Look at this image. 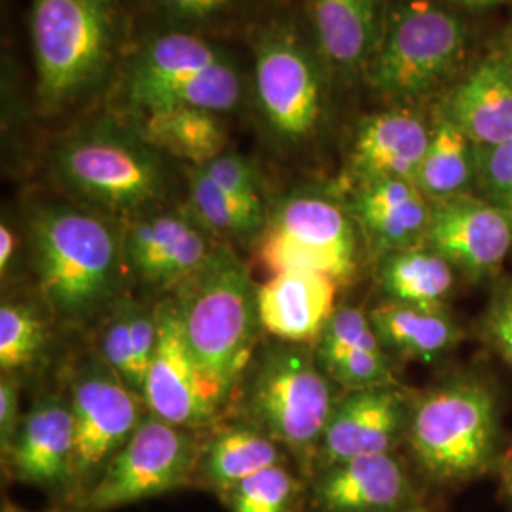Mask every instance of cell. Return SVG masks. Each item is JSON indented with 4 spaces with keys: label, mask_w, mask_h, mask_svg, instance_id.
<instances>
[{
    "label": "cell",
    "mask_w": 512,
    "mask_h": 512,
    "mask_svg": "<svg viewBox=\"0 0 512 512\" xmlns=\"http://www.w3.org/2000/svg\"><path fill=\"white\" fill-rule=\"evenodd\" d=\"M31 264L44 308L69 329L97 327L131 279L124 230L69 203H52L29 219Z\"/></svg>",
    "instance_id": "obj_1"
},
{
    "label": "cell",
    "mask_w": 512,
    "mask_h": 512,
    "mask_svg": "<svg viewBox=\"0 0 512 512\" xmlns=\"http://www.w3.org/2000/svg\"><path fill=\"white\" fill-rule=\"evenodd\" d=\"M171 298L213 418L230 408L262 342L258 287L247 264L228 245L181 281Z\"/></svg>",
    "instance_id": "obj_2"
},
{
    "label": "cell",
    "mask_w": 512,
    "mask_h": 512,
    "mask_svg": "<svg viewBox=\"0 0 512 512\" xmlns=\"http://www.w3.org/2000/svg\"><path fill=\"white\" fill-rule=\"evenodd\" d=\"M342 393L317 363L313 346L268 338L256 349L234 403L238 401L241 420L281 444L308 480Z\"/></svg>",
    "instance_id": "obj_3"
},
{
    "label": "cell",
    "mask_w": 512,
    "mask_h": 512,
    "mask_svg": "<svg viewBox=\"0 0 512 512\" xmlns=\"http://www.w3.org/2000/svg\"><path fill=\"white\" fill-rule=\"evenodd\" d=\"M404 446L429 486L456 488L494 471L501 423L492 385L458 376L414 395Z\"/></svg>",
    "instance_id": "obj_4"
},
{
    "label": "cell",
    "mask_w": 512,
    "mask_h": 512,
    "mask_svg": "<svg viewBox=\"0 0 512 512\" xmlns=\"http://www.w3.org/2000/svg\"><path fill=\"white\" fill-rule=\"evenodd\" d=\"M55 173L84 202L114 217H143L164 198V167L154 148L116 129H90L65 141L55 152Z\"/></svg>",
    "instance_id": "obj_5"
},
{
    "label": "cell",
    "mask_w": 512,
    "mask_h": 512,
    "mask_svg": "<svg viewBox=\"0 0 512 512\" xmlns=\"http://www.w3.org/2000/svg\"><path fill=\"white\" fill-rule=\"evenodd\" d=\"M116 35L112 0H33L37 93L59 107L86 92L109 65Z\"/></svg>",
    "instance_id": "obj_6"
},
{
    "label": "cell",
    "mask_w": 512,
    "mask_h": 512,
    "mask_svg": "<svg viewBox=\"0 0 512 512\" xmlns=\"http://www.w3.org/2000/svg\"><path fill=\"white\" fill-rule=\"evenodd\" d=\"M467 48L463 21L431 0L395 12L366 65L370 88L389 101H414L456 73Z\"/></svg>",
    "instance_id": "obj_7"
},
{
    "label": "cell",
    "mask_w": 512,
    "mask_h": 512,
    "mask_svg": "<svg viewBox=\"0 0 512 512\" xmlns=\"http://www.w3.org/2000/svg\"><path fill=\"white\" fill-rule=\"evenodd\" d=\"M126 92L143 116L179 107L220 114L238 107L243 86L236 67L209 42L169 33L154 38L135 57Z\"/></svg>",
    "instance_id": "obj_8"
},
{
    "label": "cell",
    "mask_w": 512,
    "mask_h": 512,
    "mask_svg": "<svg viewBox=\"0 0 512 512\" xmlns=\"http://www.w3.org/2000/svg\"><path fill=\"white\" fill-rule=\"evenodd\" d=\"M351 211L325 194L296 192L275 205L256 241V260L270 275L319 272L348 285L359 243Z\"/></svg>",
    "instance_id": "obj_9"
},
{
    "label": "cell",
    "mask_w": 512,
    "mask_h": 512,
    "mask_svg": "<svg viewBox=\"0 0 512 512\" xmlns=\"http://www.w3.org/2000/svg\"><path fill=\"white\" fill-rule=\"evenodd\" d=\"M202 440L200 431L177 427L148 412L74 511H116L192 486Z\"/></svg>",
    "instance_id": "obj_10"
},
{
    "label": "cell",
    "mask_w": 512,
    "mask_h": 512,
    "mask_svg": "<svg viewBox=\"0 0 512 512\" xmlns=\"http://www.w3.org/2000/svg\"><path fill=\"white\" fill-rule=\"evenodd\" d=\"M69 401L74 421V511L147 418L148 408L97 353L76 366Z\"/></svg>",
    "instance_id": "obj_11"
},
{
    "label": "cell",
    "mask_w": 512,
    "mask_h": 512,
    "mask_svg": "<svg viewBox=\"0 0 512 512\" xmlns=\"http://www.w3.org/2000/svg\"><path fill=\"white\" fill-rule=\"evenodd\" d=\"M255 92L268 126L285 141H306L323 122V76L302 42L287 31L268 33L258 42Z\"/></svg>",
    "instance_id": "obj_12"
},
{
    "label": "cell",
    "mask_w": 512,
    "mask_h": 512,
    "mask_svg": "<svg viewBox=\"0 0 512 512\" xmlns=\"http://www.w3.org/2000/svg\"><path fill=\"white\" fill-rule=\"evenodd\" d=\"M429 484L399 452L348 459L308 478L306 512H399L429 503Z\"/></svg>",
    "instance_id": "obj_13"
},
{
    "label": "cell",
    "mask_w": 512,
    "mask_h": 512,
    "mask_svg": "<svg viewBox=\"0 0 512 512\" xmlns=\"http://www.w3.org/2000/svg\"><path fill=\"white\" fill-rule=\"evenodd\" d=\"M412 403L414 395L401 384L344 391L319 442L313 473L348 459L399 452L406 444Z\"/></svg>",
    "instance_id": "obj_14"
},
{
    "label": "cell",
    "mask_w": 512,
    "mask_h": 512,
    "mask_svg": "<svg viewBox=\"0 0 512 512\" xmlns=\"http://www.w3.org/2000/svg\"><path fill=\"white\" fill-rule=\"evenodd\" d=\"M10 480L52 495L57 507L73 509L74 421L69 397L48 393L25 412L18 435L2 454Z\"/></svg>",
    "instance_id": "obj_15"
},
{
    "label": "cell",
    "mask_w": 512,
    "mask_h": 512,
    "mask_svg": "<svg viewBox=\"0 0 512 512\" xmlns=\"http://www.w3.org/2000/svg\"><path fill=\"white\" fill-rule=\"evenodd\" d=\"M423 245L469 281H484L499 274L511 253L512 219L476 194L431 202Z\"/></svg>",
    "instance_id": "obj_16"
},
{
    "label": "cell",
    "mask_w": 512,
    "mask_h": 512,
    "mask_svg": "<svg viewBox=\"0 0 512 512\" xmlns=\"http://www.w3.org/2000/svg\"><path fill=\"white\" fill-rule=\"evenodd\" d=\"M213 234L183 213H154L124 230L129 275L141 287L169 294L217 249Z\"/></svg>",
    "instance_id": "obj_17"
},
{
    "label": "cell",
    "mask_w": 512,
    "mask_h": 512,
    "mask_svg": "<svg viewBox=\"0 0 512 512\" xmlns=\"http://www.w3.org/2000/svg\"><path fill=\"white\" fill-rule=\"evenodd\" d=\"M156 311L158 344L148 368L143 401L150 414L177 427L200 431L217 420L203 401L196 366L171 294L156 302Z\"/></svg>",
    "instance_id": "obj_18"
},
{
    "label": "cell",
    "mask_w": 512,
    "mask_h": 512,
    "mask_svg": "<svg viewBox=\"0 0 512 512\" xmlns=\"http://www.w3.org/2000/svg\"><path fill=\"white\" fill-rule=\"evenodd\" d=\"M340 283L319 272H281L258 287L264 334L279 342L313 346L336 310Z\"/></svg>",
    "instance_id": "obj_19"
},
{
    "label": "cell",
    "mask_w": 512,
    "mask_h": 512,
    "mask_svg": "<svg viewBox=\"0 0 512 512\" xmlns=\"http://www.w3.org/2000/svg\"><path fill=\"white\" fill-rule=\"evenodd\" d=\"M348 209L376 258L423 245L431 220L427 196L403 179L357 184Z\"/></svg>",
    "instance_id": "obj_20"
},
{
    "label": "cell",
    "mask_w": 512,
    "mask_h": 512,
    "mask_svg": "<svg viewBox=\"0 0 512 512\" xmlns=\"http://www.w3.org/2000/svg\"><path fill=\"white\" fill-rule=\"evenodd\" d=\"M323 372L342 391L399 384L368 311L340 304L313 344Z\"/></svg>",
    "instance_id": "obj_21"
},
{
    "label": "cell",
    "mask_w": 512,
    "mask_h": 512,
    "mask_svg": "<svg viewBox=\"0 0 512 512\" xmlns=\"http://www.w3.org/2000/svg\"><path fill=\"white\" fill-rule=\"evenodd\" d=\"M431 128L416 112L393 109L368 116L355 135L349 169L357 184L418 177Z\"/></svg>",
    "instance_id": "obj_22"
},
{
    "label": "cell",
    "mask_w": 512,
    "mask_h": 512,
    "mask_svg": "<svg viewBox=\"0 0 512 512\" xmlns=\"http://www.w3.org/2000/svg\"><path fill=\"white\" fill-rule=\"evenodd\" d=\"M281 463H289L285 448L255 425L239 420L203 437L192 486L220 497L249 476Z\"/></svg>",
    "instance_id": "obj_23"
},
{
    "label": "cell",
    "mask_w": 512,
    "mask_h": 512,
    "mask_svg": "<svg viewBox=\"0 0 512 512\" xmlns=\"http://www.w3.org/2000/svg\"><path fill=\"white\" fill-rule=\"evenodd\" d=\"M446 116L476 148L512 139V69L495 54L469 74L452 93Z\"/></svg>",
    "instance_id": "obj_24"
},
{
    "label": "cell",
    "mask_w": 512,
    "mask_h": 512,
    "mask_svg": "<svg viewBox=\"0 0 512 512\" xmlns=\"http://www.w3.org/2000/svg\"><path fill=\"white\" fill-rule=\"evenodd\" d=\"M310 19L321 55L342 71L370 63L382 35V0H310Z\"/></svg>",
    "instance_id": "obj_25"
},
{
    "label": "cell",
    "mask_w": 512,
    "mask_h": 512,
    "mask_svg": "<svg viewBox=\"0 0 512 512\" xmlns=\"http://www.w3.org/2000/svg\"><path fill=\"white\" fill-rule=\"evenodd\" d=\"M368 317L389 355L425 365L437 363L463 338L446 308H420L385 300L368 310Z\"/></svg>",
    "instance_id": "obj_26"
},
{
    "label": "cell",
    "mask_w": 512,
    "mask_h": 512,
    "mask_svg": "<svg viewBox=\"0 0 512 512\" xmlns=\"http://www.w3.org/2000/svg\"><path fill=\"white\" fill-rule=\"evenodd\" d=\"M376 279L385 300L420 308H444L458 281V270L425 245L376 258Z\"/></svg>",
    "instance_id": "obj_27"
},
{
    "label": "cell",
    "mask_w": 512,
    "mask_h": 512,
    "mask_svg": "<svg viewBox=\"0 0 512 512\" xmlns=\"http://www.w3.org/2000/svg\"><path fill=\"white\" fill-rule=\"evenodd\" d=\"M476 162L475 143L442 112L431 128L416 184L429 202L475 194Z\"/></svg>",
    "instance_id": "obj_28"
},
{
    "label": "cell",
    "mask_w": 512,
    "mask_h": 512,
    "mask_svg": "<svg viewBox=\"0 0 512 512\" xmlns=\"http://www.w3.org/2000/svg\"><path fill=\"white\" fill-rule=\"evenodd\" d=\"M141 139L154 148L190 162L192 167L215 160L224 152L226 133L217 112L179 107L143 116Z\"/></svg>",
    "instance_id": "obj_29"
},
{
    "label": "cell",
    "mask_w": 512,
    "mask_h": 512,
    "mask_svg": "<svg viewBox=\"0 0 512 512\" xmlns=\"http://www.w3.org/2000/svg\"><path fill=\"white\" fill-rule=\"evenodd\" d=\"M52 344L50 321L31 302L2 300L0 306V370L21 376L44 365Z\"/></svg>",
    "instance_id": "obj_30"
},
{
    "label": "cell",
    "mask_w": 512,
    "mask_h": 512,
    "mask_svg": "<svg viewBox=\"0 0 512 512\" xmlns=\"http://www.w3.org/2000/svg\"><path fill=\"white\" fill-rule=\"evenodd\" d=\"M192 217L215 236L228 239L258 238L266 224V215L238 202L222 190L202 167L188 171Z\"/></svg>",
    "instance_id": "obj_31"
},
{
    "label": "cell",
    "mask_w": 512,
    "mask_h": 512,
    "mask_svg": "<svg viewBox=\"0 0 512 512\" xmlns=\"http://www.w3.org/2000/svg\"><path fill=\"white\" fill-rule=\"evenodd\" d=\"M308 480L289 463L264 469L219 499L230 512H306Z\"/></svg>",
    "instance_id": "obj_32"
},
{
    "label": "cell",
    "mask_w": 512,
    "mask_h": 512,
    "mask_svg": "<svg viewBox=\"0 0 512 512\" xmlns=\"http://www.w3.org/2000/svg\"><path fill=\"white\" fill-rule=\"evenodd\" d=\"M124 296L114 310L95 327L97 329V355L126 382V384L143 397L145 382L139 372L133 338L129 329L128 308Z\"/></svg>",
    "instance_id": "obj_33"
},
{
    "label": "cell",
    "mask_w": 512,
    "mask_h": 512,
    "mask_svg": "<svg viewBox=\"0 0 512 512\" xmlns=\"http://www.w3.org/2000/svg\"><path fill=\"white\" fill-rule=\"evenodd\" d=\"M476 188L480 196L512 219V139L478 148Z\"/></svg>",
    "instance_id": "obj_34"
},
{
    "label": "cell",
    "mask_w": 512,
    "mask_h": 512,
    "mask_svg": "<svg viewBox=\"0 0 512 512\" xmlns=\"http://www.w3.org/2000/svg\"><path fill=\"white\" fill-rule=\"evenodd\" d=\"M203 171L219 184L222 190L232 194L238 202L245 203L247 207L264 213L262 192H260V179L256 173L255 165L247 158L222 152L215 160L202 165Z\"/></svg>",
    "instance_id": "obj_35"
},
{
    "label": "cell",
    "mask_w": 512,
    "mask_h": 512,
    "mask_svg": "<svg viewBox=\"0 0 512 512\" xmlns=\"http://www.w3.org/2000/svg\"><path fill=\"white\" fill-rule=\"evenodd\" d=\"M482 336L512 366V279L505 281L490 300L482 319Z\"/></svg>",
    "instance_id": "obj_36"
},
{
    "label": "cell",
    "mask_w": 512,
    "mask_h": 512,
    "mask_svg": "<svg viewBox=\"0 0 512 512\" xmlns=\"http://www.w3.org/2000/svg\"><path fill=\"white\" fill-rule=\"evenodd\" d=\"M18 376L2 374L0 378V452H8L12 442L18 435L19 427L23 416L21 414V403H19Z\"/></svg>",
    "instance_id": "obj_37"
},
{
    "label": "cell",
    "mask_w": 512,
    "mask_h": 512,
    "mask_svg": "<svg viewBox=\"0 0 512 512\" xmlns=\"http://www.w3.org/2000/svg\"><path fill=\"white\" fill-rule=\"evenodd\" d=\"M165 8L183 19H205L220 12L230 0H160Z\"/></svg>",
    "instance_id": "obj_38"
},
{
    "label": "cell",
    "mask_w": 512,
    "mask_h": 512,
    "mask_svg": "<svg viewBox=\"0 0 512 512\" xmlns=\"http://www.w3.org/2000/svg\"><path fill=\"white\" fill-rule=\"evenodd\" d=\"M19 239L12 226L2 222L0 226V274L2 279H6L12 272L16 253H18Z\"/></svg>",
    "instance_id": "obj_39"
},
{
    "label": "cell",
    "mask_w": 512,
    "mask_h": 512,
    "mask_svg": "<svg viewBox=\"0 0 512 512\" xmlns=\"http://www.w3.org/2000/svg\"><path fill=\"white\" fill-rule=\"evenodd\" d=\"M499 473H501V488H503V495L507 497L509 505L512 509V450L501 459L499 463Z\"/></svg>",
    "instance_id": "obj_40"
},
{
    "label": "cell",
    "mask_w": 512,
    "mask_h": 512,
    "mask_svg": "<svg viewBox=\"0 0 512 512\" xmlns=\"http://www.w3.org/2000/svg\"><path fill=\"white\" fill-rule=\"evenodd\" d=\"M497 55L509 65L512 69V25L507 29V33H505V37L501 40V46H499V52Z\"/></svg>",
    "instance_id": "obj_41"
},
{
    "label": "cell",
    "mask_w": 512,
    "mask_h": 512,
    "mask_svg": "<svg viewBox=\"0 0 512 512\" xmlns=\"http://www.w3.org/2000/svg\"><path fill=\"white\" fill-rule=\"evenodd\" d=\"M459 4L467 6V8H488V6H494L499 0H456Z\"/></svg>",
    "instance_id": "obj_42"
},
{
    "label": "cell",
    "mask_w": 512,
    "mask_h": 512,
    "mask_svg": "<svg viewBox=\"0 0 512 512\" xmlns=\"http://www.w3.org/2000/svg\"><path fill=\"white\" fill-rule=\"evenodd\" d=\"M399 512H439L437 511V507L429 501V503H423V505H418V507H412V509H406V511Z\"/></svg>",
    "instance_id": "obj_43"
},
{
    "label": "cell",
    "mask_w": 512,
    "mask_h": 512,
    "mask_svg": "<svg viewBox=\"0 0 512 512\" xmlns=\"http://www.w3.org/2000/svg\"><path fill=\"white\" fill-rule=\"evenodd\" d=\"M16 512H25V511H21V509H18V507H16ZM46 512H76V511H73V509H67V507H55V509H50V511H46Z\"/></svg>",
    "instance_id": "obj_44"
},
{
    "label": "cell",
    "mask_w": 512,
    "mask_h": 512,
    "mask_svg": "<svg viewBox=\"0 0 512 512\" xmlns=\"http://www.w3.org/2000/svg\"><path fill=\"white\" fill-rule=\"evenodd\" d=\"M2 512H16V507L12 503H4L2 505Z\"/></svg>",
    "instance_id": "obj_45"
}]
</instances>
